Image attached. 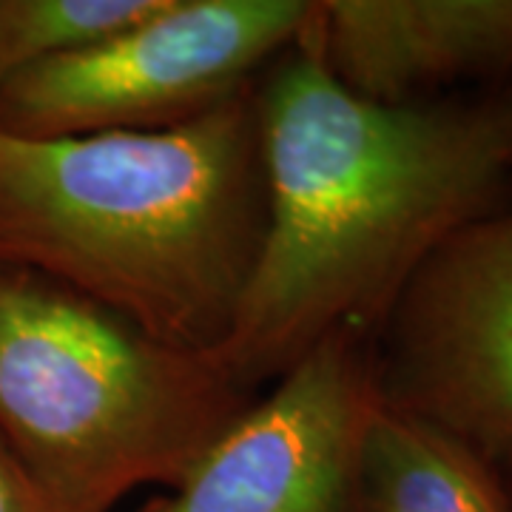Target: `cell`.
I'll return each instance as SVG.
<instances>
[{
    "label": "cell",
    "mask_w": 512,
    "mask_h": 512,
    "mask_svg": "<svg viewBox=\"0 0 512 512\" xmlns=\"http://www.w3.org/2000/svg\"><path fill=\"white\" fill-rule=\"evenodd\" d=\"M256 123L262 245L214 350L254 390L336 330L376 339L441 242L512 202V86L376 103L330 74L311 20L259 74Z\"/></svg>",
    "instance_id": "6da1fadb"
},
{
    "label": "cell",
    "mask_w": 512,
    "mask_h": 512,
    "mask_svg": "<svg viewBox=\"0 0 512 512\" xmlns=\"http://www.w3.org/2000/svg\"><path fill=\"white\" fill-rule=\"evenodd\" d=\"M311 12V0H160L123 32L3 80L0 131L77 137L188 123L251 89Z\"/></svg>",
    "instance_id": "277c9868"
},
{
    "label": "cell",
    "mask_w": 512,
    "mask_h": 512,
    "mask_svg": "<svg viewBox=\"0 0 512 512\" xmlns=\"http://www.w3.org/2000/svg\"><path fill=\"white\" fill-rule=\"evenodd\" d=\"M0 512H72L49 495L0 441Z\"/></svg>",
    "instance_id": "30bf717a"
},
{
    "label": "cell",
    "mask_w": 512,
    "mask_h": 512,
    "mask_svg": "<svg viewBox=\"0 0 512 512\" xmlns=\"http://www.w3.org/2000/svg\"><path fill=\"white\" fill-rule=\"evenodd\" d=\"M376 356L384 402L498 467L512 456V202L430 254L379 330Z\"/></svg>",
    "instance_id": "5b68a950"
},
{
    "label": "cell",
    "mask_w": 512,
    "mask_h": 512,
    "mask_svg": "<svg viewBox=\"0 0 512 512\" xmlns=\"http://www.w3.org/2000/svg\"><path fill=\"white\" fill-rule=\"evenodd\" d=\"M359 512H512L501 467L436 421L382 399L359 458Z\"/></svg>",
    "instance_id": "ba28073f"
},
{
    "label": "cell",
    "mask_w": 512,
    "mask_h": 512,
    "mask_svg": "<svg viewBox=\"0 0 512 512\" xmlns=\"http://www.w3.org/2000/svg\"><path fill=\"white\" fill-rule=\"evenodd\" d=\"M379 404L376 339L336 330L140 512H359L362 441Z\"/></svg>",
    "instance_id": "8992f818"
},
{
    "label": "cell",
    "mask_w": 512,
    "mask_h": 512,
    "mask_svg": "<svg viewBox=\"0 0 512 512\" xmlns=\"http://www.w3.org/2000/svg\"><path fill=\"white\" fill-rule=\"evenodd\" d=\"M311 35L330 74L376 103L512 86V0H325Z\"/></svg>",
    "instance_id": "52a82bcc"
},
{
    "label": "cell",
    "mask_w": 512,
    "mask_h": 512,
    "mask_svg": "<svg viewBox=\"0 0 512 512\" xmlns=\"http://www.w3.org/2000/svg\"><path fill=\"white\" fill-rule=\"evenodd\" d=\"M254 402L214 353L0 268V441L66 510L109 512L137 487H177Z\"/></svg>",
    "instance_id": "3957f363"
},
{
    "label": "cell",
    "mask_w": 512,
    "mask_h": 512,
    "mask_svg": "<svg viewBox=\"0 0 512 512\" xmlns=\"http://www.w3.org/2000/svg\"><path fill=\"white\" fill-rule=\"evenodd\" d=\"M160 0H0V83L123 32Z\"/></svg>",
    "instance_id": "9c48e42d"
},
{
    "label": "cell",
    "mask_w": 512,
    "mask_h": 512,
    "mask_svg": "<svg viewBox=\"0 0 512 512\" xmlns=\"http://www.w3.org/2000/svg\"><path fill=\"white\" fill-rule=\"evenodd\" d=\"M262 228L256 83L157 131H0V268L63 285L168 345L225 342Z\"/></svg>",
    "instance_id": "7a4b0ae2"
},
{
    "label": "cell",
    "mask_w": 512,
    "mask_h": 512,
    "mask_svg": "<svg viewBox=\"0 0 512 512\" xmlns=\"http://www.w3.org/2000/svg\"><path fill=\"white\" fill-rule=\"evenodd\" d=\"M501 473H504V484H507V495H510V507H512V456L501 464Z\"/></svg>",
    "instance_id": "8fae6325"
}]
</instances>
